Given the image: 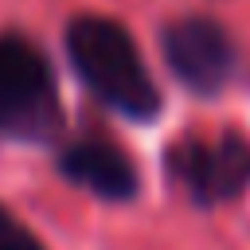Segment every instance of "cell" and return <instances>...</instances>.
Returning a JSON list of instances; mask_svg holds the SVG:
<instances>
[{
  "instance_id": "obj_2",
  "label": "cell",
  "mask_w": 250,
  "mask_h": 250,
  "mask_svg": "<svg viewBox=\"0 0 250 250\" xmlns=\"http://www.w3.org/2000/svg\"><path fill=\"white\" fill-rule=\"evenodd\" d=\"M59 125L51 62L23 35H0V141H51Z\"/></svg>"
},
{
  "instance_id": "obj_3",
  "label": "cell",
  "mask_w": 250,
  "mask_h": 250,
  "mask_svg": "<svg viewBox=\"0 0 250 250\" xmlns=\"http://www.w3.org/2000/svg\"><path fill=\"white\" fill-rule=\"evenodd\" d=\"M168 172L199 207L238 199L250 188V141L238 129H227L215 141L180 137L168 152Z\"/></svg>"
},
{
  "instance_id": "obj_4",
  "label": "cell",
  "mask_w": 250,
  "mask_h": 250,
  "mask_svg": "<svg viewBox=\"0 0 250 250\" xmlns=\"http://www.w3.org/2000/svg\"><path fill=\"white\" fill-rule=\"evenodd\" d=\"M172 74L195 94H219L234 70V43L211 16H180L160 31Z\"/></svg>"
},
{
  "instance_id": "obj_1",
  "label": "cell",
  "mask_w": 250,
  "mask_h": 250,
  "mask_svg": "<svg viewBox=\"0 0 250 250\" xmlns=\"http://www.w3.org/2000/svg\"><path fill=\"white\" fill-rule=\"evenodd\" d=\"M66 51L82 82L117 113L133 121H152L160 113V90L133 35L105 16H78L66 27Z\"/></svg>"
},
{
  "instance_id": "obj_7",
  "label": "cell",
  "mask_w": 250,
  "mask_h": 250,
  "mask_svg": "<svg viewBox=\"0 0 250 250\" xmlns=\"http://www.w3.org/2000/svg\"><path fill=\"white\" fill-rule=\"evenodd\" d=\"M16 227H20V223H16V219H12V215L0 207V234H8V230H16Z\"/></svg>"
},
{
  "instance_id": "obj_6",
  "label": "cell",
  "mask_w": 250,
  "mask_h": 250,
  "mask_svg": "<svg viewBox=\"0 0 250 250\" xmlns=\"http://www.w3.org/2000/svg\"><path fill=\"white\" fill-rule=\"evenodd\" d=\"M0 250H43L23 227H16V230H8V234H0Z\"/></svg>"
},
{
  "instance_id": "obj_5",
  "label": "cell",
  "mask_w": 250,
  "mask_h": 250,
  "mask_svg": "<svg viewBox=\"0 0 250 250\" xmlns=\"http://www.w3.org/2000/svg\"><path fill=\"white\" fill-rule=\"evenodd\" d=\"M59 168L70 184H78V188H86V191H94L109 203H125V199L137 195V164L109 137L70 141L59 156Z\"/></svg>"
}]
</instances>
